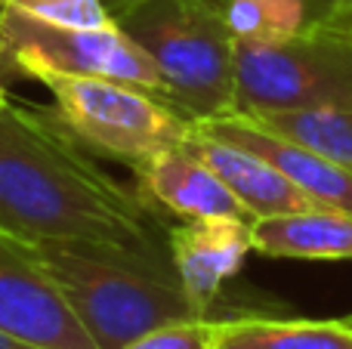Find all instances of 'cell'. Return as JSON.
<instances>
[{
    "label": "cell",
    "mask_w": 352,
    "mask_h": 349,
    "mask_svg": "<svg viewBox=\"0 0 352 349\" xmlns=\"http://www.w3.org/2000/svg\"><path fill=\"white\" fill-rule=\"evenodd\" d=\"M0 229L25 245L53 238L167 251L164 216L118 183L56 109L0 105Z\"/></svg>",
    "instance_id": "1"
},
{
    "label": "cell",
    "mask_w": 352,
    "mask_h": 349,
    "mask_svg": "<svg viewBox=\"0 0 352 349\" xmlns=\"http://www.w3.org/2000/svg\"><path fill=\"white\" fill-rule=\"evenodd\" d=\"M28 247L99 349H124L161 325L201 319L167 251L80 238Z\"/></svg>",
    "instance_id": "2"
},
{
    "label": "cell",
    "mask_w": 352,
    "mask_h": 349,
    "mask_svg": "<svg viewBox=\"0 0 352 349\" xmlns=\"http://www.w3.org/2000/svg\"><path fill=\"white\" fill-rule=\"evenodd\" d=\"M164 80L167 102L192 124L235 102V37L223 0H140L115 19Z\"/></svg>",
    "instance_id": "3"
},
{
    "label": "cell",
    "mask_w": 352,
    "mask_h": 349,
    "mask_svg": "<svg viewBox=\"0 0 352 349\" xmlns=\"http://www.w3.org/2000/svg\"><path fill=\"white\" fill-rule=\"evenodd\" d=\"M303 109H352V31L316 22L287 41L235 43V115Z\"/></svg>",
    "instance_id": "4"
},
{
    "label": "cell",
    "mask_w": 352,
    "mask_h": 349,
    "mask_svg": "<svg viewBox=\"0 0 352 349\" xmlns=\"http://www.w3.org/2000/svg\"><path fill=\"white\" fill-rule=\"evenodd\" d=\"M41 84L53 96L59 117L93 155L121 161L133 173L192 136L195 124L186 115L140 87L68 74H47Z\"/></svg>",
    "instance_id": "5"
},
{
    "label": "cell",
    "mask_w": 352,
    "mask_h": 349,
    "mask_svg": "<svg viewBox=\"0 0 352 349\" xmlns=\"http://www.w3.org/2000/svg\"><path fill=\"white\" fill-rule=\"evenodd\" d=\"M0 53L10 78L41 80L47 74L105 78L140 87L167 102L164 80L142 47L118 25L109 28H68L34 19L16 6L0 10Z\"/></svg>",
    "instance_id": "6"
},
{
    "label": "cell",
    "mask_w": 352,
    "mask_h": 349,
    "mask_svg": "<svg viewBox=\"0 0 352 349\" xmlns=\"http://www.w3.org/2000/svg\"><path fill=\"white\" fill-rule=\"evenodd\" d=\"M0 331L41 349H99L25 241L0 229Z\"/></svg>",
    "instance_id": "7"
},
{
    "label": "cell",
    "mask_w": 352,
    "mask_h": 349,
    "mask_svg": "<svg viewBox=\"0 0 352 349\" xmlns=\"http://www.w3.org/2000/svg\"><path fill=\"white\" fill-rule=\"evenodd\" d=\"M254 251V220H188L167 229V254L186 297L201 315L217 306L223 284Z\"/></svg>",
    "instance_id": "8"
},
{
    "label": "cell",
    "mask_w": 352,
    "mask_h": 349,
    "mask_svg": "<svg viewBox=\"0 0 352 349\" xmlns=\"http://www.w3.org/2000/svg\"><path fill=\"white\" fill-rule=\"evenodd\" d=\"M195 127L207 136L235 142L241 148H250L260 158H266L272 167H278L316 207L340 210L352 214V173L334 164L331 158L312 152V148L300 146V142L287 139L281 133H272L269 127L256 124L248 115H223L210 117V121H198Z\"/></svg>",
    "instance_id": "9"
},
{
    "label": "cell",
    "mask_w": 352,
    "mask_h": 349,
    "mask_svg": "<svg viewBox=\"0 0 352 349\" xmlns=\"http://www.w3.org/2000/svg\"><path fill=\"white\" fill-rule=\"evenodd\" d=\"M136 192L161 216L176 220H254L226 189V183L192 152L188 146L158 155L148 167L136 173Z\"/></svg>",
    "instance_id": "10"
},
{
    "label": "cell",
    "mask_w": 352,
    "mask_h": 349,
    "mask_svg": "<svg viewBox=\"0 0 352 349\" xmlns=\"http://www.w3.org/2000/svg\"><path fill=\"white\" fill-rule=\"evenodd\" d=\"M186 146L223 179L226 189L238 198V204L254 220L316 207L278 167H272L266 158H260L250 148L217 139V136H207L198 127H192V136H188Z\"/></svg>",
    "instance_id": "11"
},
{
    "label": "cell",
    "mask_w": 352,
    "mask_h": 349,
    "mask_svg": "<svg viewBox=\"0 0 352 349\" xmlns=\"http://www.w3.org/2000/svg\"><path fill=\"white\" fill-rule=\"evenodd\" d=\"M254 251L275 260H352V214L328 207L254 220Z\"/></svg>",
    "instance_id": "12"
},
{
    "label": "cell",
    "mask_w": 352,
    "mask_h": 349,
    "mask_svg": "<svg viewBox=\"0 0 352 349\" xmlns=\"http://www.w3.org/2000/svg\"><path fill=\"white\" fill-rule=\"evenodd\" d=\"M219 349H352V322L241 315L226 319Z\"/></svg>",
    "instance_id": "13"
},
{
    "label": "cell",
    "mask_w": 352,
    "mask_h": 349,
    "mask_svg": "<svg viewBox=\"0 0 352 349\" xmlns=\"http://www.w3.org/2000/svg\"><path fill=\"white\" fill-rule=\"evenodd\" d=\"M256 124L281 133L312 152L331 158L352 173V109H303V111H269L248 115Z\"/></svg>",
    "instance_id": "14"
},
{
    "label": "cell",
    "mask_w": 352,
    "mask_h": 349,
    "mask_svg": "<svg viewBox=\"0 0 352 349\" xmlns=\"http://www.w3.org/2000/svg\"><path fill=\"white\" fill-rule=\"evenodd\" d=\"M235 43H275L316 25L309 0H223Z\"/></svg>",
    "instance_id": "15"
},
{
    "label": "cell",
    "mask_w": 352,
    "mask_h": 349,
    "mask_svg": "<svg viewBox=\"0 0 352 349\" xmlns=\"http://www.w3.org/2000/svg\"><path fill=\"white\" fill-rule=\"evenodd\" d=\"M226 319H188V322H170L155 331L136 337L133 344L124 349H219V337H223Z\"/></svg>",
    "instance_id": "16"
},
{
    "label": "cell",
    "mask_w": 352,
    "mask_h": 349,
    "mask_svg": "<svg viewBox=\"0 0 352 349\" xmlns=\"http://www.w3.org/2000/svg\"><path fill=\"white\" fill-rule=\"evenodd\" d=\"M34 19L68 28H109L118 25L105 0H3Z\"/></svg>",
    "instance_id": "17"
},
{
    "label": "cell",
    "mask_w": 352,
    "mask_h": 349,
    "mask_svg": "<svg viewBox=\"0 0 352 349\" xmlns=\"http://www.w3.org/2000/svg\"><path fill=\"white\" fill-rule=\"evenodd\" d=\"M309 3H312V16H316V22H322V19L331 16V12L352 6V0H309Z\"/></svg>",
    "instance_id": "18"
},
{
    "label": "cell",
    "mask_w": 352,
    "mask_h": 349,
    "mask_svg": "<svg viewBox=\"0 0 352 349\" xmlns=\"http://www.w3.org/2000/svg\"><path fill=\"white\" fill-rule=\"evenodd\" d=\"M322 22H324V25H334V28H343V31H352V6L331 12V16H324Z\"/></svg>",
    "instance_id": "19"
},
{
    "label": "cell",
    "mask_w": 352,
    "mask_h": 349,
    "mask_svg": "<svg viewBox=\"0 0 352 349\" xmlns=\"http://www.w3.org/2000/svg\"><path fill=\"white\" fill-rule=\"evenodd\" d=\"M0 349H41V346H31V344H25V340L12 337V334L0 331Z\"/></svg>",
    "instance_id": "20"
},
{
    "label": "cell",
    "mask_w": 352,
    "mask_h": 349,
    "mask_svg": "<svg viewBox=\"0 0 352 349\" xmlns=\"http://www.w3.org/2000/svg\"><path fill=\"white\" fill-rule=\"evenodd\" d=\"M133 3H140V0H105V6H109V10H111V16H121V12L124 10H130V6H133Z\"/></svg>",
    "instance_id": "21"
},
{
    "label": "cell",
    "mask_w": 352,
    "mask_h": 349,
    "mask_svg": "<svg viewBox=\"0 0 352 349\" xmlns=\"http://www.w3.org/2000/svg\"><path fill=\"white\" fill-rule=\"evenodd\" d=\"M0 10H3V0H0ZM3 78H10V74H6V65H3V53H0V80Z\"/></svg>",
    "instance_id": "22"
},
{
    "label": "cell",
    "mask_w": 352,
    "mask_h": 349,
    "mask_svg": "<svg viewBox=\"0 0 352 349\" xmlns=\"http://www.w3.org/2000/svg\"><path fill=\"white\" fill-rule=\"evenodd\" d=\"M6 99H10V90H6V84H3V80H0V105H3Z\"/></svg>",
    "instance_id": "23"
},
{
    "label": "cell",
    "mask_w": 352,
    "mask_h": 349,
    "mask_svg": "<svg viewBox=\"0 0 352 349\" xmlns=\"http://www.w3.org/2000/svg\"><path fill=\"white\" fill-rule=\"evenodd\" d=\"M349 322H352V319H349Z\"/></svg>",
    "instance_id": "24"
}]
</instances>
